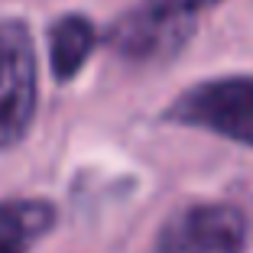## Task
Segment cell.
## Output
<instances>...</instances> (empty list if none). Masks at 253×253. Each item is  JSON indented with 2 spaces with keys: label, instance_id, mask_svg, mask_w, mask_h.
Instances as JSON below:
<instances>
[{
  "label": "cell",
  "instance_id": "cell-1",
  "mask_svg": "<svg viewBox=\"0 0 253 253\" xmlns=\"http://www.w3.org/2000/svg\"><path fill=\"white\" fill-rule=\"evenodd\" d=\"M163 120L253 146V75H224L192 84L163 111Z\"/></svg>",
  "mask_w": 253,
  "mask_h": 253
},
{
  "label": "cell",
  "instance_id": "cell-2",
  "mask_svg": "<svg viewBox=\"0 0 253 253\" xmlns=\"http://www.w3.org/2000/svg\"><path fill=\"white\" fill-rule=\"evenodd\" d=\"M39 107L36 42L23 20H0V149L30 133Z\"/></svg>",
  "mask_w": 253,
  "mask_h": 253
},
{
  "label": "cell",
  "instance_id": "cell-3",
  "mask_svg": "<svg viewBox=\"0 0 253 253\" xmlns=\"http://www.w3.org/2000/svg\"><path fill=\"white\" fill-rule=\"evenodd\" d=\"M247 217L227 201H192L169 214L153 253H247Z\"/></svg>",
  "mask_w": 253,
  "mask_h": 253
},
{
  "label": "cell",
  "instance_id": "cell-4",
  "mask_svg": "<svg viewBox=\"0 0 253 253\" xmlns=\"http://www.w3.org/2000/svg\"><path fill=\"white\" fill-rule=\"evenodd\" d=\"M195 33V16L166 13L143 3L136 10H126L124 16L107 26L104 42L120 59L130 62H166L182 52V45Z\"/></svg>",
  "mask_w": 253,
  "mask_h": 253
},
{
  "label": "cell",
  "instance_id": "cell-5",
  "mask_svg": "<svg viewBox=\"0 0 253 253\" xmlns=\"http://www.w3.org/2000/svg\"><path fill=\"white\" fill-rule=\"evenodd\" d=\"M97 45L94 23L82 13H65L49 26V68L59 84L78 78Z\"/></svg>",
  "mask_w": 253,
  "mask_h": 253
},
{
  "label": "cell",
  "instance_id": "cell-6",
  "mask_svg": "<svg viewBox=\"0 0 253 253\" xmlns=\"http://www.w3.org/2000/svg\"><path fill=\"white\" fill-rule=\"evenodd\" d=\"M55 205L45 198L0 201V253H30L55 227Z\"/></svg>",
  "mask_w": 253,
  "mask_h": 253
},
{
  "label": "cell",
  "instance_id": "cell-7",
  "mask_svg": "<svg viewBox=\"0 0 253 253\" xmlns=\"http://www.w3.org/2000/svg\"><path fill=\"white\" fill-rule=\"evenodd\" d=\"M143 3H149V7H156V10H166V13L195 16V13H201V10L221 3V0H143Z\"/></svg>",
  "mask_w": 253,
  "mask_h": 253
}]
</instances>
